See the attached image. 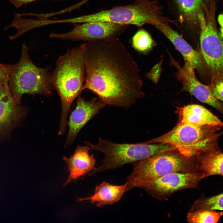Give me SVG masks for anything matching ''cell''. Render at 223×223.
<instances>
[{
  "mask_svg": "<svg viewBox=\"0 0 223 223\" xmlns=\"http://www.w3.org/2000/svg\"><path fill=\"white\" fill-rule=\"evenodd\" d=\"M133 164V170L126 179V191L136 187L142 189L171 173L196 172L195 156L186 157L177 149L160 153Z\"/></svg>",
  "mask_w": 223,
  "mask_h": 223,
  "instance_id": "obj_4",
  "label": "cell"
},
{
  "mask_svg": "<svg viewBox=\"0 0 223 223\" xmlns=\"http://www.w3.org/2000/svg\"><path fill=\"white\" fill-rule=\"evenodd\" d=\"M128 183L115 185L103 181L96 186L92 195L86 198H78L77 202L89 200L92 204L96 203L98 207L112 205L119 201L126 192Z\"/></svg>",
  "mask_w": 223,
  "mask_h": 223,
  "instance_id": "obj_18",
  "label": "cell"
},
{
  "mask_svg": "<svg viewBox=\"0 0 223 223\" xmlns=\"http://www.w3.org/2000/svg\"><path fill=\"white\" fill-rule=\"evenodd\" d=\"M106 105L98 97L86 101L84 97L79 95L76 107L71 113L68 122L69 131L64 146L72 144L83 127Z\"/></svg>",
  "mask_w": 223,
  "mask_h": 223,
  "instance_id": "obj_15",
  "label": "cell"
},
{
  "mask_svg": "<svg viewBox=\"0 0 223 223\" xmlns=\"http://www.w3.org/2000/svg\"><path fill=\"white\" fill-rule=\"evenodd\" d=\"M181 122L201 126H218L223 128V122L206 108L197 104L188 105L179 109Z\"/></svg>",
  "mask_w": 223,
  "mask_h": 223,
  "instance_id": "obj_17",
  "label": "cell"
},
{
  "mask_svg": "<svg viewBox=\"0 0 223 223\" xmlns=\"http://www.w3.org/2000/svg\"><path fill=\"white\" fill-rule=\"evenodd\" d=\"M161 62L156 65L146 75L147 77L152 81L155 84H157L162 72Z\"/></svg>",
  "mask_w": 223,
  "mask_h": 223,
  "instance_id": "obj_23",
  "label": "cell"
},
{
  "mask_svg": "<svg viewBox=\"0 0 223 223\" xmlns=\"http://www.w3.org/2000/svg\"><path fill=\"white\" fill-rule=\"evenodd\" d=\"M171 58V64L177 69L175 77L182 85L180 92L189 93L201 102L209 105L223 114V103L214 97L209 85H205L199 81L191 65L184 62L181 67L172 57Z\"/></svg>",
  "mask_w": 223,
  "mask_h": 223,
  "instance_id": "obj_13",
  "label": "cell"
},
{
  "mask_svg": "<svg viewBox=\"0 0 223 223\" xmlns=\"http://www.w3.org/2000/svg\"><path fill=\"white\" fill-rule=\"evenodd\" d=\"M163 9L158 0H135L130 4L74 17L73 21L108 22L139 27L156 23L173 24L174 20L163 15Z\"/></svg>",
  "mask_w": 223,
  "mask_h": 223,
  "instance_id": "obj_3",
  "label": "cell"
},
{
  "mask_svg": "<svg viewBox=\"0 0 223 223\" xmlns=\"http://www.w3.org/2000/svg\"><path fill=\"white\" fill-rule=\"evenodd\" d=\"M152 25L171 42L182 56L184 62L189 63L195 70H196L200 78L203 81L206 80L208 70H209L200 52L195 49L181 35L172 29L169 24L156 23Z\"/></svg>",
  "mask_w": 223,
  "mask_h": 223,
  "instance_id": "obj_14",
  "label": "cell"
},
{
  "mask_svg": "<svg viewBox=\"0 0 223 223\" xmlns=\"http://www.w3.org/2000/svg\"><path fill=\"white\" fill-rule=\"evenodd\" d=\"M90 150L89 146H78L70 158L63 157V160L67 165L69 174L63 186L72 181H76L80 177L84 176L94 169L96 160L93 155H90Z\"/></svg>",
  "mask_w": 223,
  "mask_h": 223,
  "instance_id": "obj_16",
  "label": "cell"
},
{
  "mask_svg": "<svg viewBox=\"0 0 223 223\" xmlns=\"http://www.w3.org/2000/svg\"><path fill=\"white\" fill-rule=\"evenodd\" d=\"M29 48L22 45L21 56L16 64H9L8 86L15 103L20 105L23 95L40 94L50 97L54 89L51 81L50 68L37 66L31 60Z\"/></svg>",
  "mask_w": 223,
  "mask_h": 223,
  "instance_id": "obj_5",
  "label": "cell"
},
{
  "mask_svg": "<svg viewBox=\"0 0 223 223\" xmlns=\"http://www.w3.org/2000/svg\"><path fill=\"white\" fill-rule=\"evenodd\" d=\"M202 179L196 172H174L152 181L142 189L156 199L166 200L179 191L198 188Z\"/></svg>",
  "mask_w": 223,
  "mask_h": 223,
  "instance_id": "obj_10",
  "label": "cell"
},
{
  "mask_svg": "<svg viewBox=\"0 0 223 223\" xmlns=\"http://www.w3.org/2000/svg\"><path fill=\"white\" fill-rule=\"evenodd\" d=\"M85 143L91 150L98 151L104 155L102 164L95 168L90 175L106 170H115L128 164H133L154 155L177 149L169 144L146 142L138 143H118L99 138L97 144Z\"/></svg>",
  "mask_w": 223,
  "mask_h": 223,
  "instance_id": "obj_6",
  "label": "cell"
},
{
  "mask_svg": "<svg viewBox=\"0 0 223 223\" xmlns=\"http://www.w3.org/2000/svg\"><path fill=\"white\" fill-rule=\"evenodd\" d=\"M74 24L73 28L64 33H51L50 37L62 40L87 42L116 38L124 33L129 25L103 22Z\"/></svg>",
  "mask_w": 223,
  "mask_h": 223,
  "instance_id": "obj_9",
  "label": "cell"
},
{
  "mask_svg": "<svg viewBox=\"0 0 223 223\" xmlns=\"http://www.w3.org/2000/svg\"><path fill=\"white\" fill-rule=\"evenodd\" d=\"M70 19H71V18H70V23H71V21H70Z\"/></svg>",
  "mask_w": 223,
  "mask_h": 223,
  "instance_id": "obj_28",
  "label": "cell"
},
{
  "mask_svg": "<svg viewBox=\"0 0 223 223\" xmlns=\"http://www.w3.org/2000/svg\"><path fill=\"white\" fill-rule=\"evenodd\" d=\"M85 43L60 55L51 74L52 84L59 95L61 103L58 133L59 135L65 131L71 104L83 90L85 77Z\"/></svg>",
  "mask_w": 223,
  "mask_h": 223,
  "instance_id": "obj_2",
  "label": "cell"
},
{
  "mask_svg": "<svg viewBox=\"0 0 223 223\" xmlns=\"http://www.w3.org/2000/svg\"><path fill=\"white\" fill-rule=\"evenodd\" d=\"M209 86L214 97L223 102V76L212 79Z\"/></svg>",
  "mask_w": 223,
  "mask_h": 223,
  "instance_id": "obj_22",
  "label": "cell"
},
{
  "mask_svg": "<svg viewBox=\"0 0 223 223\" xmlns=\"http://www.w3.org/2000/svg\"><path fill=\"white\" fill-rule=\"evenodd\" d=\"M195 157L196 172L202 179L215 175L223 176V153L218 149L203 152Z\"/></svg>",
  "mask_w": 223,
  "mask_h": 223,
  "instance_id": "obj_19",
  "label": "cell"
},
{
  "mask_svg": "<svg viewBox=\"0 0 223 223\" xmlns=\"http://www.w3.org/2000/svg\"><path fill=\"white\" fill-rule=\"evenodd\" d=\"M177 27L184 38L192 42L197 24L203 19L201 10L204 0H165Z\"/></svg>",
  "mask_w": 223,
  "mask_h": 223,
  "instance_id": "obj_11",
  "label": "cell"
},
{
  "mask_svg": "<svg viewBox=\"0 0 223 223\" xmlns=\"http://www.w3.org/2000/svg\"><path fill=\"white\" fill-rule=\"evenodd\" d=\"M221 128L197 126L180 122L170 131L147 142L171 144L183 155L192 157L207 151L218 149V139L223 134V132L217 133Z\"/></svg>",
  "mask_w": 223,
  "mask_h": 223,
  "instance_id": "obj_7",
  "label": "cell"
},
{
  "mask_svg": "<svg viewBox=\"0 0 223 223\" xmlns=\"http://www.w3.org/2000/svg\"><path fill=\"white\" fill-rule=\"evenodd\" d=\"M8 64L0 63V137L9 134L25 117L27 110L16 103L8 85Z\"/></svg>",
  "mask_w": 223,
  "mask_h": 223,
  "instance_id": "obj_8",
  "label": "cell"
},
{
  "mask_svg": "<svg viewBox=\"0 0 223 223\" xmlns=\"http://www.w3.org/2000/svg\"><path fill=\"white\" fill-rule=\"evenodd\" d=\"M90 0H83L81 1V2H80L79 3H77L76 5L75 6L76 7H76L77 8L78 7H79L82 5L84 4L85 3L87 2Z\"/></svg>",
  "mask_w": 223,
  "mask_h": 223,
  "instance_id": "obj_26",
  "label": "cell"
},
{
  "mask_svg": "<svg viewBox=\"0 0 223 223\" xmlns=\"http://www.w3.org/2000/svg\"><path fill=\"white\" fill-rule=\"evenodd\" d=\"M86 89L106 105L127 109L144 96L138 65L116 38L85 43Z\"/></svg>",
  "mask_w": 223,
  "mask_h": 223,
  "instance_id": "obj_1",
  "label": "cell"
},
{
  "mask_svg": "<svg viewBox=\"0 0 223 223\" xmlns=\"http://www.w3.org/2000/svg\"><path fill=\"white\" fill-rule=\"evenodd\" d=\"M16 8H18L23 5H25L32 2L39 0H9ZM55 1L61 0H52Z\"/></svg>",
  "mask_w": 223,
  "mask_h": 223,
  "instance_id": "obj_24",
  "label": "cell"
},
{
  "mask_svg": "<svg viewBox=\"0 0 223 223\" xmlns=\"http://www.w3.org/2000/svg\"><path fill=\"white\" fill-rule=\"evenodd\" d=\"M223 215V211L200 209L188 212L186 220L190 223H217Z\"/></svg>",
  "mask_w": 223,
  "mask_h": 223,
  "instance_id": "obj_21",
  "label": "cell"
},
{
  "mask_svg": "<svg viewBox=\"0 0 223 223\" xmlns=\"http://www.w3.org/2000/svg\"><path fill=\"white\" fill-rule=\"evenodd\" d=\"M131 44L133 49L138 52L146 53L156 45L150 33L142 28L139 29L132 37Z\"/></svg>",
  "mask_w": 223,
  "mask_h": 223,
  "instance_id": "obj_20",
  "label": "cell"
},
{
  "mask_svg": "<svg viewBox=\"0 0 223 223\" xmlns=\"http://www.w3.org/2000/svg\"><path fill=\"white\" fill-rule=\"evenodd\" d=\"M221 36L223 38V28H221Z\"/></svg>",
  "mask_w": 223,
  "mask_h": 223,
  "instance_id": "obj_27",
  "label": "cell"
},
{
  "mask_svg": "<svg viewBox=\"0 0 223 223\" xmlns=\"http://www.w3.org/2000/svg\"><path fill=\"white\" fill-rule=\"evenodd\" d=\"M218 21L222 28H223V13L220 14L218 17Z\"/></svg>",
  "mask_w": 223,
  "mask_h": 223,
  "instance_id": "obj_25",
  "label": "cell"
},
{
  "mask_svg": "<svg viewBox=\"0 0 223 223\" xmlns=\"http://www.w3.org/2000/svg\"><path fill=\"white\" fill-rule=\"evenodd\" d=\"M199 42L200 52L212 79L223 76V39L210 21L201 26Z\"/></svg>",
  "mask_w": 223,
  "mask_h": 223,
  "instance_id": "obj_12",
  "label": "cell"
}]
</instances>
